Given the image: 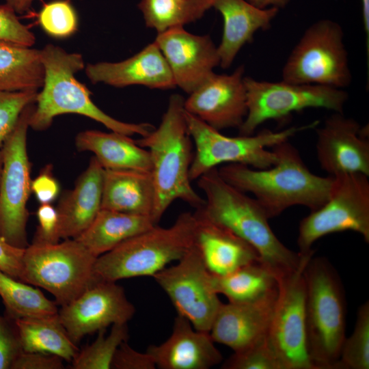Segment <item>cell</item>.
Listing matches in <instances>:
<instances>
[{
  "mask_svg": "<svg viewBox=\"0 0 369 369\" xmlns=\"http://www.w3.org/2000/svg\"><path fill=\"white\" fill-rule=\"evenodd\" d=\"M195 218L193 244L208 271L225 275L260 260L256 251L229 229L193 213Z\"/></svg>",
  "mask_w": 369,
  "mask_h": 369,
  "instance_id": "cell-22",
  "label": "cell"
},
{
  "mask_svg": "<svg viewBox=\"0 0 369 369\" xmlns=\"http://www.w3.org/2000/svg\"><path fill=\"white\" fill-rule=\"evenodd\" d=\"M271 148L277 161L269 168L230 163L217 168L218 172L234 187L253 194L269 219L293 206H303L310 211L323 206L329 197L334 177L311 172L288 140Z\"/></svg>",
  "mask_w": 369,
  "mask_h": 369,
  "instance_id": "cell-1",
  "label": "cell"
},
{
  "mask_svg": "<svg viewBox=\"0 0 369 369\" xmlns=\"http://www.w3.org/2000/svg\"><path fill=\"white\" fill-rule=\"evenodd\" d=\"M38 224L32 243L50 245L59 242V215L56 208L51 204H40L36 211Z\"/></svg>",
  "mask_w": 369,
  "mask_h": 369,
  "instance_id": "cell-39",
  "label": "cell"
},
{
  "mask_svg": "<svg viewBox=\"0 0 369 369\" xmlns=\"http://www.w3.org/2000/svg\"><path fill=\"white\" fill-rule=\"evenodd\" d=\"M152 277L167 295L178 314L195 329L209 332L222 303L214 289L212 274L194 244L176 264Z\"/></svg>",
  "mask_w": 369,
  "mask_h": 369,
  "instance_id": "cell-13",
  "label": "cell"
},
{
  "mask_svg": "<svg viewBox=\"0 0 369 369\" xmlns=\"http://www.w3.org/2000/svg\"><path fill=\"white\" fill-rule=\"evenodd\" d=\"M38 92L36 90L0 91V148L23 110L36 102Z\"/></svg>",
  "mask_w": 369,
  "mask_h": 369,
  "instance_id": "cell-37",
  "label": "cell"
},
{
  "mask_svg": "<svg viewBox=\"0 0 369 369\" xmlns=\"http://www.w3.org/2000/svg\"><path fill=\"white\" fill-rule=\"evenodd\" d=\"M156 225L149 215L101 209L75 239L97 258Z\"/></svg>",
  "mask_w": 369,
  "mask_h": 369,
  "instance_id": "cell-27",
  "label": "cell"
},
{
  "mask_svg": "<svg viewBox=\"0 0 369 369\" xmlns=\"http://www.w3.org/2000/svg\"><path fill=\"white\" fill-rule=\"evenodd\" d=\"M64 361L60 357L49 353L22 351L12 369H63Z\"/></svg>",
  "mask_w": 369,
  "mask_h": 369,
  "instance_id": "cell-42",
  "label": "cell"
},
{
  "mask_svg": "<svg viewBox=\"0 0 369 369\" xmlns=\"http://www.w3.org/2000/svg\"><path fill=\"white\" fill-rule=\"evenodd\" d=\"M25 249L11 245L0 235V270L22 281Z\"/></svg>",
  "mask_w": 369,
  "mask_h": 369,
  "instance_id": "cell-43",
  "label": "cell"
},
{
  "mask_svg": "<svg viewBox=\"0 0 369 369\" xmlns=\"http://www.w3.org/2000/svg\"><path fill=\"white\" fill-rule=\"evenodd\" d=\"M124 134L87 130L79 133L75 146L80 152L89 151L105 169H134L150 172L149 152Z\"/></svg>",
  "mask_w": 369,
  "mask_h": 369,
  "instance_id": "cell-26",
  "label": "cell"
},
{
  "mask_svg": "<svg viewBox=\"0 0 369 369\" xmlns=\"http://www.w3.org/2000/svg\"><path fill=\"white\" fill-rule=\"evenodd\" d=\"M156 365L147 353H140L133 348L128 340L123 342L113 357L112 369H154Z\"/></svg>",
  "mask_w": 369,
  "mask_h": 369,
  "instance_id": "cell-41",
  "label": "cell"
},
{
  "mask_svg": "<svg viewBox=\"0 0 369 369\" xmlns=\"http://www.w3.org/2000/svg\"><path fill=\"white\" fill-rule=\"evenodd\" d=\"M184 101L180 94H172L159 126L135 140L150 154L155 192L151 217L157 225L177 200L195 209L204 203V197L191 186L189 178L194 152L185 119Z\"/></svg>",
  "mask_w": 369,
  "mask_h": 369,
  "instance_id": "cell-3",
  "label": "cell"
},
{
  "mask_svg": "<svg viewBox=\"0 0 369 369\" xmlns=\"http://www.w3.org/2000/svg\"><path fill=\"white\" fill-rule=\"evenodd\" d=\"M197 180L205 197L204 204L195 211L248 243L277 279L297 270L314 254H301L284 245L273 232L269 218L258 202L224 180L217 167Z\"/></svg>",
  "mask_w": 369,
  "mask_h": 369,
  "instance_id": "cell-2",
  "label": "cell"
},
{
  "mask_svg": "<svg viewBox=\"0 0 369 369\" xmlns=\"http://www.w3.org/2000/svg\"><path fill=\"white\" fill-rule=\"evenodd\" d=\"M216 292L232 303L262 300L278 292V281L273 272L260 260L244 265L225 275L212 274Z\"/></svg>",
  "mask_w": 369,
  "mask_h": 369,
  "instance_id": "cell-30",
  "label": "cell"
},
{
  "mask_svg": "<svg viewBox=\"0 0 369 369\" xmlns=\"http://www.w3.org/2000/svg\"><path fill=\"white\" fill-rule=\"evenodd\" d=\"M35 103L21 113L1 150L3 167L0 178V235L11 245L26 248L27 203L31 192V163L27 148L29 120Z\"/></svg>",
  "mask_w": 369,
  "mask_h": 369,
  "instance_id": "cell-10",
  "label": "cell"
},
{
  "mask_svg": "<svg viewBox=\"0 0 369 369\" xmlns=\"http://www.w3.org/2000/svg\"><path fill=\"white\" fill-rule=\"evenodd\" d=\"M195 218L184 212L169 227L158 225L97 257L94 271L100 280L117 282L153 277L179 260L193 246Z\"/></svg>",
  "mask_w": 369,
  "mask_h": 369,
  "instance_id": "cell-6",
  "label": "cell"
},
{
  "mask_svg": "<svg viewBox=\"0 0 369 369\" xmlns=\"http://www.w3.org/2000/svg\"><path fill=\"white\" fill-rule=\"evenodd\" d=\"M212 8L222 16L223 27L217 46L220 66H231L241 49L253 41L259 30H266L279 12L274 7L260 8L247 0H212Z\"/></svg>",
  "mask_w": 369,
  "mask_h": 369,
  "instance_id": "cell-23",
  "label": "cell"
},
{
  "mask_svg": "<svg viewBox=\"0 0 369 369\" xmlns=\"http://www.w3.org/2000/svg\"><path fill=\"white\" fill-rule=\"evenodd\" d=\"M361 127L344 113L333 112L322 126L314 128L317 159L329 176L359 173L369 176V141Z\"/></svg>",
  "mask_w": 369,
  "mask_h": 369,
  "instance_id": "cell-18",
  "label": "cell"
},
{
  "mask_svg": "<svg viewBox=\"0 0 369 369\" xmlns=\"http://www.w3.org/2000/svg\"><path fill=\"white\" fill-rule=\"evenodd\" d=\"M138 8L146 26L159 33L200 19L212 8V0H141Z\"/></svg>",
  "mask_w": 369,
  "mask_h": 369,
  "instance_id": "cell-31",
  "label": "cell"
},
{
  "mask_svg": "<svg viewBox=\"0 0 369 369\" xmlns=\"http://www.w3.org/2000/svg\"><path fill=\"white\" fill-rule=\"evenodd\" d=\"M334 177L327 202L300 222L297 237L299 252L308 254L313 244L326 235L353 231L369 243V180L359 174Z\"/></svg>",
  "mask_w": 369,
  "mask_h": 369,
  "instance_id": "cell-12",
  "label": "cell"
},
{
  "mask_svg": "<svg viewBox=\"0 0 369 369\" xmlns=\"http://www.w3.org/2000/svg\"><path fill=\"white\" fill-rule=\"evenodd\" d=\"M185 119L195 146L189 170L191 182L221 164L238 163L255 169L269 168L275 163L277 157L268 148L289 140L301 131L315 128L319 124V120H315L279 131L264 130L256 135L230 137L186 111Z\"/></svg>",
  "mask_w": 369,
  "mask_h": 369,
  "instance_id": "cell-7",
  "label": "cell"
},
{
  "mask_svg": "<svg viewBox=\"0 0 369 369\" xmlns=\"http://www.w3.org/2000/svg\"><path fill=\"white\" fill-rule=\"evenodd\" d=\"M277 293L254 302L222 303L209 331L213 341L236 352L264 338Z\"/></svg>",
  "mask_w": 369,
  "mask_h": 369,
  "instance_id": "cell-20",
  "label": "cell"
},
{
  "mask_svg": "<svg viewBox=\"0 0 369 369\" xmlns=\"http://www.w3.org/2000/svg\"><path fill=\"white\" fill-rule=\"evenodd\" d=\"M104 171L94 156L73 189L62 197L56 208L61 238H77L101 210Z\"/></svg>",
  "mask_w": 369,
  "mask_h": 369,
  "instance_id": "cell-24",
  "label": "cell"
},
{
  "mask_svg": "<svg viewBox=\"0 0 369 369\" xmlns=\"http://www.w3.org/2000/svg\"><path fill=\"white\" fill-rule=\"evenodd\" d=\"M247 113L238 128L239 135H253L262 123L279 120L294 111L322 108L344 113L348 94L343 89L284 81L270 82L245 77Z\"/></svg>",
  "mask_w": 369,
  "mask_h": 369,
  "instance_id": "cell-11",
  "label": "cell"
},
{
  "mask_svg": "<svg viewBox=\"0 0 369 369\" xmlns=\"http://www.w3.org/2000/svg\"><path fill=\"white\" fill-rule=\"evenodd\" d=\"M243 66L230 74L214 72L184 99L186 111L210 127L238 128L247 113Z\"/></svg>",
  "mask_w": 369,
  "mask_h": 369,
  "instance_id": "cell-16",
  "label": "cell"
},
{
  "mask_svg": "<svg viewBox=\"0 0 369 369\" xmlns=\"http://www.w3.org/2000/svg\"><path fill=\"white\" fill-rule=\"evenodd\" d=\"M13 321L23 351L49 353L70 362L79 351L77 344L70 338L58 313Z\"/></svg>",
  "mask_w": 369,
  "mask_h": 369,
  "instance_id": "cell-28",
  "label": "cell"
},
{
  "mask_svg": "<svg viewBox=\"0 0 369 369\" xmlns=\"http://www.w3.org/2000/svg\"><path fill=\"white\" fill-rule=\"evenodd\" d=\"M313 256L307 258L297 270L277 279L278 293L267 339L282 369H314L306 346L303 274Z\"/></svg>",
  "mask_w": 369,
  "mask_h": 369,
  "instance_id": "cell-14",
  "label": "cell"
},
{
  "mask_svg": "<svg viewBox=\"0 0 369 369\" xmlns=\"http://www.w3.org/2000/svg\"><path fill=\"white\" fill-rule=\"evenodd\" d=\"M84 69L93 84L115 87L142 85L161 90L176 87L168 64L154 42L124 60L87 64Z\"/></svg>",
  "mask_w": 369,
  "mask_h": 369,
  "instance_id": "cell-19",
  "label": "cell"
},
{
  "mask_svg": "<svg viewBox=\"0 0 369 369\" xmlns=\"http://www.w3.org/2000/svg\"><path fill=\"white\" fill-rule=\"evenodd\" d=\"M98 331L96 340L78 353L72 360L73 369H110L119 346L128 339L127 323L114 324L110 333Z\"/></svg>",
  "mask_w": 369,
  "mask_h": 369,
  "instance_id": "cell-33",
  "label": "cell"
},
{
  "mask_svg": "<svg viewBox=\"0 0 369 369\" xmlns=\"http://www.w3.org/2000/svg\"><path fill=\"white\" fill-rule=\"evenodd\" d=\"M35 0H5V4L16 14H23L28 11Z\"/></svg>",
  "mask_w": 369,
  "mask_h": 369,
  "instance_id": "cell-46",
  "label": "cell"
},
{
  "mask_svg": "<svg viewBox=\"0 0 369 369\" xmlns=\"http://www.w3.org/2000/svg\"><path fill=\"white\" fill-rule=\"evenodd\" d=\"M154 202L150 172L105 169L101 209L151 217Z\"/></svg>",
  "mask_w": 369,
  "mask_h": 369,
  "instance_id": "cell-25",
  "label": "cell"
},
{
  "mask_svg": "<svg viewBox=\"0 0 369 369\" xmlns=\"http://www.w3.org/2000/svg\"><path fill=\"white\" fill-rule=\"evenodd\" d=\"M0 40L29 47L36 42L34 33L6 4L0 5Z\"/></svg>",
  "mask_w": 369,
  "mask_h": 369,
  "instance_id": "cell-38",
  "label": "cell"
},
{
  "mask_svg": "<svg viewBox=\"0 0 369 369\" xmlns=\"http://www.w3.org/2000/svg\"><path fill=\"white\" fill-rule=\"evenodd\" d=\"M40 55L44 79L29 120V127L34 131L47 129L56 116L66 113L87 117L111 131L128 136L143 137L154 128L150 123L117 120L94 103L90 90L75 77L85 67L80 53H68L59 46L49 44L40 50Z\"/></svg>",
  "mask_w": 369,
  "mask_h": 369,
  "instance_id": "cell-4",
  "label": "cell"
},
{
  "mask_svg": "<svg viewBox=\"0 0 369 369\" xmlns=\"http://www.w3.org/2000/svg\"><path fill=\"white\" fill-rule=\"evenodd\" d=\"M344 33L338 23L320 19L311 25L292 50L282 69V81L344 89L352 74Z\"/></svg>",
  "mask_w": 369,
  "mask_h": 369,
  "instance_id": "cell-9",
  "label": "cell"
},
{
  "mask_svg": "<svg viewBox=\"0 0 369 369\" xmlns=\"http://www.w3.org/2000/svg\"><path fill=\"white\" fill-rule=\"evenodd\" d=\"M369 368V301L357 311L354 330L345 338L334 369Z\"/></svg>",
  "mask_w": 369,
  "mask_h": 369,
  "instance_id": "cell-34",
  "label": "cell"
},
{
  "mask_svg": "<svg viewBox=\"0 0 369 369\" xmlns=\"http://www.w3.org/2000/svg\"><path fill=\"white\" fill-rule=\"evenodd\" d=\"M96 257L75 238L50 245H29L24 251L22 282L50 292L63 306L100 281Z\"/></svg>",
  "mask_w": 369,
  "mask_h": 369,
  "instance_id": "cell-8",
  "label": "cell"
},
{
  "mask_svg": "<svg viewBox=\"0 0 369 369\" xmlns=\"http://www.w3.org/2000/svg\"><path fill=\"white\" fill-rule=\"evenodd\" d=\"M362 8L363 25L366 37V48L369 53V0H361Z\"/></svg>",
  "mask_w": 369,
  "mask_h": 369,
  "instance_id": "cell-47",
  "label": "cell"
},
{
  "mask_svg": "<svg viewBox=\"0 0 369 369\" xmlns=\"http://www.w3.org/2000/svg\"><path fill=\"white\" fill-rule=\"evenodd\" d=\"M44 79L40 50L0 40V91H38Z\"/></svg>",
  "mask_w": 369,
  "mask_h": 369,
  "instance_id": "cell-29",
  "label": "cell"
},
{
  "mask_svg": "<svg viewBox=\"0 0 369 369\" xmlns=\"http://www.w3.org/2000/svg\"><path fill=\"white\" fill-rule=\"evenodd\" d=\"M306 346L314 369H334L346 338V299L336 270L314 257L303 269Z\"/></svg>",
  "mask_w": 369,
  "mask_h": 369,
  "instance_id": "cell-5",
  "label": "cell"
},
{
  "mask_svg": "<svg viewBox=\"0 0 369 369\" xmlns=\"http://www.w3.org/2000/svg\"><path fill=\"white\" fill-rule=\"evenodd\" d=\"M223 369H282L267 335L251 346L234 353L221 365Z\"/></svg>",
  "mask_w": 369,
  "mask_h": 369,
  "instance_id": "cell-36",
  "label": "cell"
},
{
  "mask_svg": "<svg viewBox=\"0 0 369 369\" xmlns=\"http://www.w3.org/2000/svg\"><path fill=\"white\" fill-rule=\"evenodd\" d=\"M250 3L260 8H268L271 7L284 8L290 0H247Z\"/></svg>",
  "mask_w": 369,
  "mask_h": 369,
  "instance_id": "cell-45",
  "label": "cell"
},
{
  "mask_svg": "<svg viewBox=\"0 0 369 369\" xmlns=\"http://www.w3.org/2000/svg\"><path fill=\"white\" fill-rule=\"evenodd\" d=\"M31 189L40 204H51L57 198L59 184L53 175L51 165H47L31 180Z\"/></svg>",
  "mask_w": 369,
  "mask_h": 369,
  "instance_id": "cell-44",
  "label": "cell"
},
{
  "mask_svg": "<svg viewBox=\"0 0 369 369\" xmlns=\"http://www.w3.org/2000/svg\"><path fill=\"white\" fill-rule=\"evenodd\" d=\"M42 30L54 38H66L76 33L79 20L72 4L66 0H57L45 4L39 13Z\"/></svg>",
  "mask_w": 369,
  "mask_h": 369,
  "instance_id": "cell-35",
  "label": "cell"
},
{
  "mask_svg": "<svg viewBox=\"0 0 369 369\" xmlns=\"http://www.w3.org/2000/svg\"><path fill=\"white\" fill-rule=\"evenodd\" d=\"M0 297L7 317L18 318L56 314L58 306L38 288L10 277L0 270Z\"/></svg>",
  "mask_w": 369,
  "mask_h": 369,
  "instance_id": "cell-32",
  "label": "cell"
},
{
  "mask_svg": "<svg viewBox=\"0 0 369 369\" xmlns=\"http://www.w3.org/2000/svg\"><path fill=\"white\" fill-rule=\"evenodd\" d=\"M135 314L134 305L116 282L100 280L71 302L61 306L58 315L77 344L87 335L109 325L127 323Z\"/></svg>",
  "mask_w": 369,
  "mask_h": 369,
  "instance_id": "cell-15",
  "label": "cell"
},
{
  "mask_svg": "<svg viewBox=\"0 0 369 369\" xmlns=\"http://www.w3.org/2000/svg\"><path fill=\"white\" fill-rule=\"evenodd\" d=\"M2 167H3V157H2L1 150L0 148V178L1 175Z\"/></svg>",
  "mask_w": 369,
  "mask_h": 369,
  "instance_id": "cell-48",
  "label": "cell"
},
{
  "mask_svg": "<svg viewBox=\"0 0 369 369\" xmlns=\"http://www.w3.org/2000/svg\"><path fill=\"white\" fill-rule=\"evenodd\" d=\"M0 314V369H12L23 351L14 321Z\"/></svg>",
  "mask_w": 369,
  "mask_h": 369,
  "instance_id": "cell-40",
  "label": "cell"
},
{
  "mask_svg": "<svg viewBox=\"0 0 369 369\" xmlns=\"http://www.w3.org/2000/svg\"><path fill=\"white\" fill-rule=\"evenodd\" d=\"M214 343L209 332L195 329L178 314L170 336L159 345H150L146 352L161 369H208L223 359Z\"/></svg>",
  "mask_w": 369,
  "mask_h": 369,
  "instance_id": "cell-21",
  "label": "cell"
},
{
  "mask_svg": "<svg viewBox=\"0 0 369 369\" xmlns=\"http://www.w3.org/2000/svg\"><path fill=\"white\" fill-rule=\"evenodd\" d=\"M172 72L176 87L189 94L220 65L217 46L209 35H196L184 27L157 33L154 41Z\"/></svg>",
  "mask_w": 369,
  "mask_h": 369,
  "instance_id": "cell-17",
  "label": "cell"
}]
</instances>
